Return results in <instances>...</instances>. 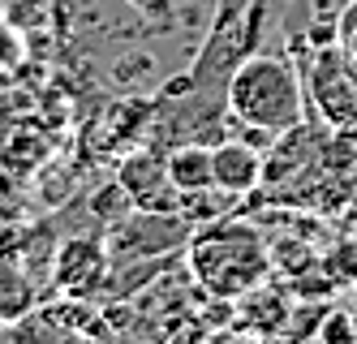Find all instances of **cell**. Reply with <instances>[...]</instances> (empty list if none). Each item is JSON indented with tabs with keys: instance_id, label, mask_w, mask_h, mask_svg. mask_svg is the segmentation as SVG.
Returning <instances> with one entry per match:
<instances>
[{
	"instance_id": "6da1fadb",
	"label": "cell",
	"mask_w": 357,
	"mask_h": 344,
	"mask_svg": "<svg viewBox=\"0 0 357 344\" xmlns=\"http://www.w3.org/2000/svg\"><path fill=\"white\" fill-rule=\"evenodd\" d=\"M190 271L211 297L237 301L271 276V246L245 220H215L190 237Z\"/></svg>"
},
{
	"instance_id": "7a4b0ae2",
	"label": "cell",
	"mask_w": 357,
	"mask_h": 344,
	"mask_svg": "<svg viewBox=\"0 0 357 344\" xmlns=\"http://www.w3.org/2000/svg\"><path fill=\"white\" fill-rule=\"evenodd\" d=\"M224 99H228L233 121H241V125L271 129V134H293V129H301L305 91H301L297 69L280 57H245L228 73Z\"/></svg>"
},
{
	"instance_id": "3957f363",
	"label": "cell",
	"mask_w": 357,
	"mask_h": 344,
	"mask_svg": "<svg viewBox=\"0 0 357 344\" xmlns=\"http://www.w3.org/2000/svg\"><path fill=\"white\" fill-rule=\"evenodd\" d=\"M310 91H314V103L323 108V117H331L336 125L357 121V69L340 52H323L314 61Z\"/></svg>"
},
{
	"instance_id": "277c9868",
	"label": "cell",
	"mask_w": 357,
	"mask_h": 344,
	"mask_svg": "<svg viewBox=\"0 0 357 344\" xmlns=\"http://www.w3.org/2000/svg\"><path fill=\"white\" fill-rule=\"evenodd\" d=\"M121 190L130 194V202L142 211V216H172L176 198H181V190L172 185L168 168L146 160V155H138V160H130L121 168Z\"/></svg>"
},
{
	"instance_id": "5b68a950",
	"label": "cell",
	"mask_w": 357,
	"mask_h": 344,
	"mask_svg": "<svg viewBox=\"0 0 357 344\" xmlns=\"http://www.w3.org/2000/svg\"><path fill=\"white\" fill-rule=\"evenodd\" d=\"M267 155L250 142H215L211 147V168H215V190L224 194H250L263 181Z\"/></svg>"
},
{
	"instance_id": "8992f818",
	"label": "cell",
	"mask_w": 357,
	"mask_h": 344,
	"mask_svg": "<svg viewBox=\"0 0 357 344\" xmlns=\"http://www.w3.org/2000/svg\"><path fill=\"white\" fill-rule=\"evenodd\" d=\"M108 271V254L95 237H73V241L61 246L56 254V284L69 288V293H86V288L99 284V276Z\"/></svg>"
},
{
	"instance_id": "52a82bcc",
	"label": "cell",
	"mask_w": 357,
	"mask_h": 344,
	"mask_svg": "<svg viewBox=\"0 0 357 344\" xmlns=\"http://www.w3.org/2000/svg\"><path fill=\"white\" fill-rule=\"evenodd\" d=\"M172 185L185 194H207L215 190V168H211V147H202V142H190V147H176L168 160H164Z\"/></svg>"
},
{
	"instance_id": "ba28073f",
	"label": "cell",
	"mask_w": 357,
	"mask_h": 344,
	"mask_svg": "<svg viewBox=\"0 0 357 344\" xmlns=\"http://www.w3.org/2000/svg\"><path fill=\"white\" fill-rule=\"evenodd\" d=\"M35 310V284L13 258H0V323H17Z\"/></svg>"
},
{
	"instance_id": "9c48e42d",
	"label": "cell",
	"mask_w": 357,
	"mask_h": 344,
	"mask_svg": "<svg viewBox=\"0 0 357 344\" xmlns=\"http://www.w3.org/2000/svg\"><path fill=\"white\" fill-rule=\"evenodd\" d=\"M130 5L155 26H172V0H130Z\"/></svg>"
},
{
	"instance_id": "30bf717a",
	"label": "cell",
	"mask_w": 357,
	"mask_h": 344,
	"mask_svg": "<svg viewBox=\"0 0 357 344\" xmlns=\"http://www.w3.org/2000/svg\"><path fill=\"white\" fill-rule=\"evenodd\" d=\"M353 65H357V47H353Z\"/></svg>"
}]
</instances>
